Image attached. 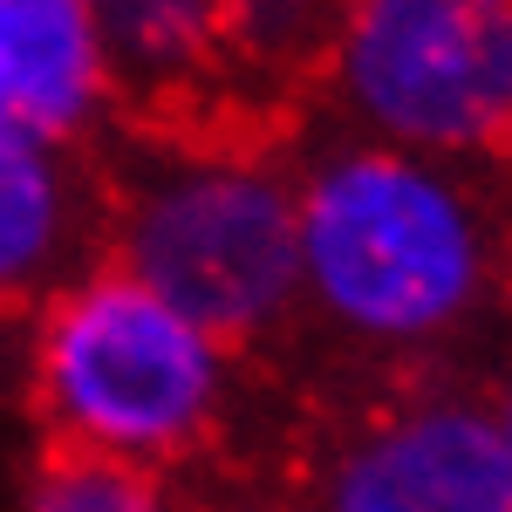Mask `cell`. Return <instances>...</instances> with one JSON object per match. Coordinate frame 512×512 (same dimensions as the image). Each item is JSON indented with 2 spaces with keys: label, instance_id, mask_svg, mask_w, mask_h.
I'll return each mask as SVG.
<instances>
[{
  "label": "cell",
  "instance_id": "6da1fadb",
  "mask_svg": "<svg viewBox=\"0 0 512 512\" xmlns=\"http://www.w3.org/2000/svg\"><path fill=\"white\" fill-rule=\"evenodd\" d=\"M294 274L355 342H431L492 274L485 212L451 164L349 144L294 185Z\"/></svg>",
  "mask_w": 512,
  "mask_h": 512
},
{
  "label": "cell",
  "instance_id": "7a4b0ae2",
  "mask_svg": "<svg viewBox=\"0 0 512 512\" xmlns=\"http://www.w3.org/2000/svg\"><path fill=\"white\" fill-rule=\"evenodd\" d=\"M35 390L69 451L151 472L219 417L226 342L110 267L48 301L35 335Z\"/></svg>",
  "mask_w": 512,
  "mask_h": 512
},
{
  "label": "cell",
  "instance_id": "3957f363",
  "mask_svg": "<svg viewBox=\"0 0 512 512\" xmlns=\"http://www.w3.org/2000/svg\"><path fill=\"white\" fill-rule=\"evenodd\" d=\"M123 274L212 342L260 335L301 301L294 185L260 158H178L123 212Z\"/></svg>",
  "mask_w": 512,
  "mask_h": 512
},
{
  "label": "cell",
  "instance_id": "277c9868",
  "mask_svg": "<svg viewBox=\"0 0 512 512\" xmlns=\"http://www.w3.org/2000/svg\"><path fill=\"white\" fill-rule=\"evenodd\" d=\"M335 96L369 144L451 164L512 137L506 0H362L335 28Z\"/></svg>",
  "mask_w": 512,
  "mask_h": 512
},
{
  "label": "cell",
  "instance_id": "5b68a950",
  "mask_svg": "<svg viewBox=\"0 0 512 512\" xmlns=\"http://www.w3.org/2000/svg\"><path fill=\"white\" fill-rule=\"evenodd\" d=\"M321 512H512L499 417L465 396L396 410L335 458Z\"/></svg>",
  "mask_w": 512,
  "mask_h": 512
},
{
  "label": "cell",
  "instance_id": "8992f818",
  "mask_svg": "<svg viewBox=\"0 0 512 512\" xmlns=\"http://www.w3.org/2000/svg\"><path fill=\"white\" fill-rule=\"evenodd\" d=\"M110 96V55L96 7L82 0H0V144L55 151Z\"/></svg>",
  "mask_w": 512,
  "mask_h": 512
},
{
  "label": "cell",
  "instance_id": "52a82bcc",
  "mask_svg": "<svg viewBox=\"0 0 512 512\" xmlns=\"http://www.w3.org/2000/svg\"><path fill=\"white\" fill-rule=\"evenodd\" d=\"M69 239H76V185L62 158L35 144H0V301L55 280Z\"/></svg>",
  "mask_w": 512,
  "mask_h": 512
},
{
  "label": "cell",
  "instance_id": "ba28073f",
  "mask_svg": "<svg viewBox=\"0 0 512 512\" xmlns=\"http://www.w3.org/2000/svg\"><path fill=\"white\" fill-rule=\"evenodd\" d=\"M21 512H171V499L144 465L96 458V451H55L28 478Z\"/></svg>",
  "mask_w": 512,
  "mask_h": 512
},
{
  "label": "cell",
  "instance_id": "9c48e42d",
  "mask_svg": "<svg viewBox=\"0 0 512 512\" xmlns=\"http://www.w3.org/2000/svg\"><path fill=\"white\" fill-rule=\"evenodd\" d=\"M96 28H103L110 69L130 62L144 76H164V69L192 62V48L205 41L212 14L205 7H185V0H130V7H96Z\"/></svg>",
  "mask_w": 512,
  "mask_h": 512
},
{
  "label": "cell",
  "instance_id": "30bf717a",
  "mask_svg": "<svg viewBox=\"0 0 512 512\" xmlns=\"http://www.w3.org/2000/svg\"><path fill=\"white\" fill-rule=\"evenodd\" d=\"M492 417H499V437H506V458H512V396L499 403V410H492Z\"/></svg>",
  "mask_w": 512,
  "mask_h": 512
}]
</instances>
